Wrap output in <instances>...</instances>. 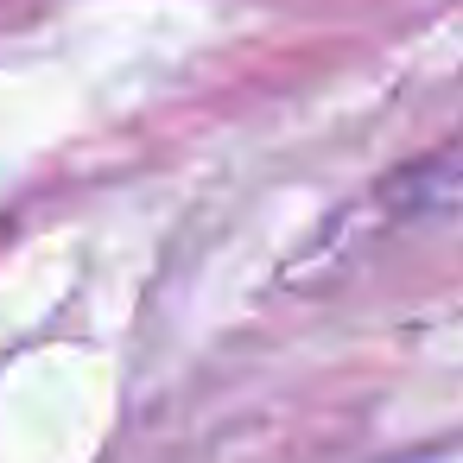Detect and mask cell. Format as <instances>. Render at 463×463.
Returning a JSON list of instances; mask_svg holds the SVG:
<instances>
[]
</instances>
